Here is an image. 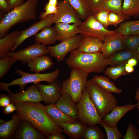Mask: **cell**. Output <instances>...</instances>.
Here are the masks:
<instances>
[{"mask_svg":"<svg viewBox=\"0 0 139 139\" xmlns=\"http://www.w3.org/2000/svg\"><path fill=\"white\" fill-rule=\"evenodd\" d=\"M14 104L17 114L22 120L29 122L42 134L47 136L63 132L62 128L48 115L45 106L40 102H24Z\"/></svg>","mask_w":139,"mask_h":139,"instance_id":"6da1fadb","label":"cell"},{"mask_svg":"<svg viewBox=\"0 0 139 139\" xmlns=\"http://www.w3.org/2000/svg\"><path fill=\"white\" fill-rule=\"evenodd\" d=\"M66 61L70 67L80 69L88 74L102 72L108 65L107 59L101 52L84 53L76 49L70 52Z\"/></svg>","mask_w":139,"mask_h":139,"instance_id":"7a4b0ae2","label":"cell"},{"mask_svg":"<svg viewBox=\"0 0 139 139\" xmlns=\"http://www.w3.org/2000/svg\"><path fill=\"white\" fill-rule=\"evenodd\" d=\"M39 0H27L4 15L0 22V38L6 36L15 25L35 19Z\"/></svg>","mask_w":139,"mask_h":139,"instance_id":"3957f363","label":"cell"},{"mask_svg":"<svg viewBox=\"0 0 139 139\" xmlns=\"http://www.w3.org/2000/svg\"><path fill=\"white\" fill-rule=\"evenodd\" d=\"M86 89L91 100L102 119L117 105L118 101L115 96L92 79L88 81Z\"/></svg>","mask_w":139,"mask_h":139,"instance_id":"277c9868","label":"cell"},{"mask_svg":"<svg viewBox=\"0 0 139 139\" xmlns=\"http://www.w3.org/2000/svg\"><path fill=\"white\" fill-rule=\"evenodd\" d=\"M15 72L20 75V78L13 80L9 83L3 82L0 83V87L2 90L6 91L8 93L12 92L9 89L10 86L18 85L20 87V90L23 91L26 85L30 83H33L36 85L41 81H46L49 84L53 82L59 76L60 71L57 69L54 71L47 73H35L31 74L25 72L19 69L15 70Z\"/></svg>","mask_w":139,"mask_h":139,"instance_id":"5b68a950","label":"cell"},{"mask_svg":"<svg viewBox=\"0 0 139 139\" xmlns=\"http://www.w3.org/2000/svg\"><path fill=\"white\" fill-rule=\"evenodd\" d=\"M88 74L80 69L72 68L70 77L62 83V95L70 94L74 102L77 104L79 101L83 91L86 88Z\"/></svg>","mask_w":139,"mask_h":139,"instance_id":"8992f818","label":"cell"},{"mask_svg":"<svg viewBox=\"0 0 139 139\" xmlns=\"http://www.w3.org/2000/svg\"><path fill=\"white\" fill-rule=\"evenodd\" d=\"M78 109V119L87 126L100 124L102 119L91 100L86 89L82 92L81 98L76 104Z\"/></svg>","mask_w":139,"mask_h":139,"instance_id":"52a82bcc","label":"cell"},{"mask_svg":"<svg viewBox=\"0 0 139 139\" xmlns=\"http://www.w3.org/2000/svg\"><path fill=\"white\" fill-rule=\"evenodd\" d=\"M78 27L81 32L80 34L83 36H93L99 38L103 42L117 33L116 30L111 31L105 28L92 14L84 22L79 24Z\"/></svg>","mask_w":139,"mask_h":139,"instance_id":"ba28073f","label":"cell"},{"mask_svg":"<svg viewBox=\"0 0 139 139\" xmlns=\"http://www.w3.org/2000/svg\"><path fill=\"white\" fill-rule=\"evenodd\" d=\"M83 35L80 34L62 41L54 46L47 47L50 57L55 58L59 62H62L70 52L77 49L79 45Z\"/></svg>","mask_w":139,"mask_h":139,"instance_id":"9c48e42d","label":"cell"},{"mask_svg":"<svg viewBox=\"0 0 139 139\" xmlns=\"http://www.w3.org/2000/svg\"><path fill=\"white\" fill-rule=\"evenodd\" d=\"M48 54L49 51L46 45L36 42L23 49L16 51H11L6 55L25 64L37 57Z\"/></svg>","mask_w":139,"mask_h":139,"instance_id":"30bf717a","label":"cell"},{"mask_svg":"<svg viewBox=\"0 0 139 139\" xmlns=\"http://www.w3.org/2000/svg\"><path fill=\"white\" fill-rule=\"evenodd\" d=\"M81 20L76 11L67 1L63 0L58 3L57 12L53 18L54 23L79 24L82 22Z\"/></svg>","mask_w":139,"mask_h":139,"instance_id":"8fae6325","label":"cell"},{"mask_svg":"<svg viewBox=\"0 0 139 139\" xmlns=\"http://www.w3.org/2000/svg\"><path fill=\"white\" fill-rule=\"evenodd\" d=\"M36 85L43 101L48 105L55 104L62 95V84L58 80H56L48 85L39 83Z\"/></svg>","mask_w":139,"mask_h":139,"instance_id":"7c38bea8","label":"cell"},{"mask_svg":"<svg viewBox=\"0 0 139 139\" xmlns=\"http://www.w3.org/2000/svg\"><path fill=\"white\" fill-rule=\"evenodd\" d=\"M54 15V14H49L45 18L33 24L28 29L21 31L20 34L11 51H14L27 38L34 36L39 31L46 27L50 26L54 23L53 21Z\"/></svg>","mask_w":139,"mask_h":139,"instance_id":"4fadbf2b","label":"cell"},{"mask_svg":"<svg viewBox=\"0 0 139 139\" xmlns=\"http://www.w3.org/2000/svg\"><path fill=\"white\" fill-rule=\"evenodd\" d=\"M11 102L14 103L24 102H40L43 101L40 92L36 85H32L25 91L16 93H9Z\"/></svg>","mask_w":139,"mask_h":139,"instance_id":"5bb4252c","label":"cell"},{"mask_svg":"<svg viewBox=\"0 0 139 139\" xmlns=\"http://www.w3.org/2000/svg\"><path fill=\"white\" fill-rule=\"evenodd\" d=\"M137 106V103H131L123 106L117 105L104 118L102 121L109 126H117L120 120L129 111L133 110Z\"/></svg>","mask_w":139,"mask_h":139,"instance_id":"9a60e30c","label":"cell"},{"mask_svg":"<svg viewBox=\"0 0 139 139\" xmlns=\"http://www.w3.org/2000/svg\"><path fill=\"white\" fill-rule=\"evenodd\" d=\"M125 36L117 33L104 42L101 52L106 58L115 52L126 49L123 43Z\"/></svg>","mask_w":139,"mask_h":139,"instance_id":"2e32d148","label":"cell"},{"mask_svg":"<svg viewBox=\"0 0 139 139\" xmlns=\"http://www.w3.org/2000/svg\"><path fill=\"white\" fill-rule=\"evenodd\" d=\"M103 42L99 38L93 36H83L76 49L79 52L84 53L101 52Z\"/></svg>","mask_w":139,"mask_h":139,"instance_id":"e0dca14e","label":"cell"},{"mask_svg":"<svg viewBox=\"0 0 139 139\" xmlns=\"http://www.w3.org/2000/svg\"><path fill=\"white\" fill-rule=\"evenodd\" d=\"M55 105L60 111L74 120H78L77 104L74 102L70 94L66 93L62 95Z\"/></svg>","mask_w":139,"mask_h":139,"instance_id":"ac0fdd59","label":"cell"},{"mask_svg":"<svg viewBox=\"0 0 139 139\" xmlns=\"http://www.w3.org/2000/svg\"><path fill=\"white\" fill-rule=\"evenodd\" d=\"M139 59L136 51L126 49L117 51L110 55L107 59L108 64L111 66L125 65L131 58Z\"/></svg>","mask_w":139,"mask_h":139,"instance_id":"d6986e66","label":"cell"},{"mask_svg":"<svg viewBox=\"0 0 139 139\" xmlns=\"http://www.w3.org/2000/svg\"><path fill=\"white\" fill-rule=\"evenodd\" d=\"M76 23L70 24L59 23L54 27L57 40L62 41L72 37L77 34L81 33L78 25Z\"/></svg>","mask_w":139,"mask_h":139,"instance_id":"ffe728a7","label":"cell"},{"mask_svg":"<svg viewBox=\"0 0 139 139\" xmlns=\"http://www.w3.org/2000/svg\"><path fill=\"white\" fill-rule=\"evenodd\" d=\"M58 125L63 129V132L71 138L80 139L86 126L82 122L76 120L73 123H61Z\"/></svg>","mask_w":139,"mask_h":139,"instance_id":"44dd1931","label":"cell"},{"mask_svg":"<svg viewBox=\"0 0 139 139\" xmlns=\"http://www.w3.org/2000/svg\"><path fill=\"white\" fill-rule=\"evenodd\" d=\"M30 71L35 73H40L51 68L54 64L51 58L48 55L37 57L28 63Z\"/></svg>","mask_w":139,"mask_h":139,"instance_id":"7402d4cb","label":"cell"},{"mask_svg":"<svg viewBox=\"0 0 139 139\" xmlns=\"http://www.w3.org/2000/svg\"><path fill=\"white\" fill-rule=\"evenodd\" d=\"M17 135L18 139H43L46 137L36 130L28 121L22 120Z\"/></svg>","mask_w":139,"mask_h":139,"instance_id":"603a6c76","label":"cell"},{"mask_svg":"<svg viewBox=\"0 0 139 139\" xmlns=\"http://www.w3.org/2000/svg\"><path fill=\"white\" fill-rule=\"evenodd\" d=\"M21 33L15 30L0 39V57L11 51Z\"/></svg>","mask_w":139,"mask_h":139,"instance_id":"cb8c5ba5","label":"cell"},{"mask_svg":"<svg viewBox=\"0 0 139 139\" xmlns=\"http://www.w3.org/2000/svg\"><path fill=\"white\" fill-rule=\"evenodd\" d=\"M45 109L48 115L58 125L61 123H73L76 121L60 111L55 104L45 106Z\"/></svg>","mask_w":139,"mask_h":139,"instance_id":"d4e9b609","label":"cell"},{"mask_svg":"<svg viewBox=\"0 0 139 139\" xmlns=\"http://www.w3.org/2000/svg\"><path fill=\"white\" fill-rule=\"evenodd\" d=\"M22 119L17 114L13 116L10 120L1 124L0 126V138L7 139L11 137L18 126Z\"/></svg>","mask_w":139,"mask_h":139,"instance_id":"484cf974","label":"cell"},{"mask_svg":"<svg viewBox=\"0 0 139 139\" xmlns=\"http://www.w3.org/2000/svg\"><path fill=\"white\" fill-rule=\"evenodd\" d=\"M36 42L46 45L55 44L57 40L54 27H46L34 35Z\"/></svg>","mask_w":139,"mask_h":139,"instance_id":"4316f807","label":"cell"},{"mask_svg":"<svg viewBox=\"0 0 139 139\" xmlns=\"http://www.w3.org/2000/svg\"><path fill=\"white\" fill-rule=\"evenodd\" d=\"M95 83L105 90L111 93L119 94L122 90L117 88L115 84L110 81V78L103 75H95L92 79Z\"/></svg>","mask_w":139,"mask_h":139,"instance_id":"83f0119b","label":"cell"},{"mask_svg":"<svg viewBox=\"0 0 139 139\" xmlns=\"http://www.w3.org/2000/svg\"><path fill=\"white\" fill-rule=\"evenodd\" d=\"M123 0H104L101 5L100 10H105L115 12L125 20H128L130 18L126 16L122 11Z\"/></svg>","mask_w":139,"mask_h":139,"instance_id":"f1b7e54d","label":"cell"},{"mask_svg":"<svg viewBox=\"0 0 139 139\" xmlns=\"http://www.w3.org/2000/svg\"><path fill=\"white\" fill-rule=\"evenodd\" d=\"M116 30L117 33L124 36L139 34V20L123 23Z\"/></svg>","mask_w":139,"mask_h":139,"instance_id":"f546056e","label":"cell"},{"mask_svg":"<svg viewBox=\"0 0 139 139\" xmlns=\"http://www.w3.org/2000/svg\"><path fill=\"white\" fill-rule=\"evenodd\" d=\"M67 1L76 11L80 18L85 20L91 15L85 0H63Z\"/></svg>","mask_w":139,"mask_h":139,"instance_id":"4dcf8cb0","label":"cell"},{"mask_svg":"<svg viewBox=\"0 0 139 139\" xmlns=\"http://www.w3.org/2000/svg\"><path fill=\"white\" fill-rule=\"evenodd\" d=\"M122 10L123 13L130 18L132 16L136 18L139 15V0H123Z\"/></svg>","mask_w":139,"mask_h":139,"instance_id":"1f68e13d","label":"cell"},{"mask_svg":"<svg viewBox=\"0 0 139 139\" xmlns=\"http://www.w3.org/2000/svg\"><path fill=\"white\" fill-rule=\"evenodd\" d=\"M98 125L87 126L82 136L84 139H105L107 136Z\"/></svg>","mask_w":139,"mask_h":139,"instance_id":"d6a6232c","label":"cell"},{"mask_svg":"<svg viewBox=\"0 0 139 139\" xmlns=\"http://www.w3.org/2000/svg\"><path fill=\"white\" fill-rule=\"evenodd\" d=\"M125 65L111 66L107 67L104 71V73L113 80L116 81L120 76L129 74L125 71Z\"/></svg>","mask_w":139,"mask_h":139,"instance_id":"836d02e7","label":"cell"},{"mask_svg":"<svg viewBox=\"0 0 139 139\" xmlns=\"http://www.w3.org/2000/svg\"><path fill=\"white\" fill-rule=\"evenodd\" d=\"M0 78L8 72L12 66L17 61L12 56L7 55L0 57Z\"/></svg>","mask_w":139,"mask_h":139,"instance_id":"e575fe53","label":"cell"},{"mask_svg":"<svg viewBox=\"0 0 139 139\" xmlns=\"http://www.w3.org/2000/svg\"><path fill=\"white\" fill-rule=\"evenodd\" d=\"M99 125L106 131L107 139H123L124 136L118 130L117 126H110L102 121Z\"/></svg>","mask_w":139,"mask_h":139,"instance_id":"d590c367","label":"cell"},{"mask_svg":"<svg viewBox=\"0 0 139 139\" xmlns=\"http://www.w3.org/2000/svg\"><path fill=\"white\" fill-rule=\"evenodd\" d=\"M123 43L127 49L136 51L139 46V34L125 36Z\"/></svg>","mask_w":139,"mask_h":139,"instance_id":"8d00e7d4","label":"cell"},{"mask_svg":"<svg viewBox=\"0 0 139 139\" xmlns=\"http://www.w3.org/2000/svg\"><path fill=\"white\" fill-rule=\"evenodd\" d=\"M57 0H49L48 2L45 5V11L40 14L39 18L43 19L48 15L52 14H56L57 12Z\"/></svg>","mask_w":139,"mask_h":139,"instance_id":"74e56055","label":"cell"},{"mask_svg":"<svg viewBox=\"0 0 139 139\" xmlns=\"http://www.w3.org/2000/svg\"><path fill=\"white\" fill-rule=\"evenodd\" d=\"M110 12L107 10H101L93 15L95 19L107 29L108 26L110 25L108 20V16Z\"/></svg>","mask_w":139,"mask_h":139,"instance_id":"f35d334b","label":"cell"},{"mask_svg":"<svg viewBox=\"0 0 139 139\" xmlns=\"http://www.w3.org/2000/svg\"><path fill=\"white\" fill-rule=\"evenodd\" d=\"M139 139V128L131 123L128 125L123 139Z\"/></svg>","mask_w":139,"mask_h":139,"instance_id":"ab89813d","label":"cell"},{"mask_svg":"<svg viewBox=\"0 0 139 139\" xmlns=\"http://www.w3.org/2000/svg\"><path fill=\"white\" fill-rule=\"evenodd\" d=\"M104 0H85L91 14L94 15L100 10Z\"/></svg>","mask_w":139,"mask_h":139,"instance_id":"60d3db41","label":"cell"},{"mask_svg":"<svg viewBox=\"0 0 139 139\" xmlns=\"http://www.w3.org/2000/svg\"><path fill=\"white\" fill-rule=\"evenodd\" d=\"M108 20L110 25L116 27L117 25L125 20L117 13L110 12L108 16Z\"/></svg>","mask_w":139,"mask_h":139,"instance_id":"b9f144b4","label":"cell"},{"mask_svg":"<svg viewBox=\"0 0 139 139\" xmlns=\"http://www.w3.org/2000/svg\"><path fill=\"white\" fill-rule=\"evenodd\" d=\"M11 103L10 97L4 94L1 95L0 98V106L2 107H5Z\"/></svg>","mask_w":139,"mask_h":139,"instance_id":"7bdbcfd3","label":"cell"},{"mask_svg":"<svg viewBox=\"0 0 139 139\" xmlns=\"http://www.w3.org/2000/svg\"><path fill=\"white\" fill-rule=\"evenodd\" d=\"M10 11L24 3V0H9L8 2Z\"/></svg>","mask_w":139,"mask_h":139,"instance_id":"ee69618b","label":"cell"},{"mask_svg":"<svg viewBox=\"0 0 139 139\" xmlns=\"http://www.w3.org/2000/svg\"><path fill=\"white\" fill-rule=\"evenodd\" d=\"M14 103L11 102L10 104L6 107L3 110L4 114L9 115L10 113H13L15 111H17V108Z\"/></svg>","mask_w":139,"mask_h":139,"instance_id":"f6af8a7d","label":"cell"},{"mask_svg":"<svg viewBox=\"0 0 139 139\" xmlns=\"http://www.w3.org/2000/svg\"><path fill=\"white\" fill-rule=\"evenodd\" d=\"M0 8L6 12L10 11L8 3L6 0H0Z\"/></svg>","mask_w":139,"mask_h":139,"instance_id":"bcb514c9","label":"cell"},{"mask_svg":"<svg viewBox=\"0 0 139 139\" xmlns=\"http://www.w3.org/2000/svg\"><path fill=\"white\" fill-rule=\"evenodd\" d=\"M47 139H65V136L62 134L61 133H55L50 135L47 136Z\"/></svg>","mask_w":139,"mask_h":139,"instance_id":"7dc6e473","label":"cell"},{"mask_svg":"<svg viewBox=\"0 0 139 139\" xmlns=\"http://www.w3.org/2000/svg\"><path fill=\"white\" fill-rule=\"evenodd\" d=\"M125 68L126 71L129 74L133 72L134 69V67L126 63L125 65Z\"/></svg>","mask_w":139,"mask_h":139,"instance_id":"c3c4849f","label":"cell"},{"mask_svg":"<svg viewBox=\"0 0 139 139\" xmlns=\"http://www.w3.org/2000/svg\"><path fill=\"white\" fill-rule=\"evenodd\" d=\"M138 60L135 58H131L128 60L127 63L134 67L137 65Z\"/></svg>","mask_w":139,"mask_h":139,"instance_id":"681fc988","label":"cell"},{"mask_svg":"<svg viewBox=\"0 0 139 139\" xmlns=\"http://www.w3.org/2000/svg\"><path fill=\"white\" fill-rule=\"evenodd\" d=\"M135 99L137 101V108L138 109H139V88L136 91Z\"/></svg>","mask_w":139,"mask_h":139,"instance_id":"f907efd6","label":"cell"},{"mask_svg":"<svg viewBox=\"0 0 139 139\" xmlns=\"http://www.w3.org/2000/svg\"><path fill=\"white\" fill-rule=\"evenodd\" d=\"M6 122V121L2 119L0 120V123L1 124L4 123Z\"/></svg>","mask_w":139,"mask_h":139,"instance_id":"816d5d0a","label":"cell"},{"mask_svg":"<svg viewBox=\"0 0 139 139\" xmlns=\"http://www.w3.org/2000/svg\"><path fill=\"white\" fill-rule=\"evenodd\" d=\"M136 51H137V52L138 55V58L139 59V46L137 48Z\"/></svg>","mask_w":139,"mask_h":139,"instance_id":"f5cc1de1","label":"cell"},{"mask_svg":"<svg viewBox=\"0 0 139 139\" xmlns=\"http://www.w3.org/2000/svg\"><path fill=\"white\" fill-rule=\"evenodd\" d=\"M138 112L139 113V109H138ZM137 125L139 126V116L138 117V118L137 121Z\"/></svg>","mask_w":139,"mask_h":139,"instance_id":"db71d44e","label":"cell"},{"mask_svg":"<svg viewBox=\"0 0 139 139\" xmlns=\"http://www.w3.org/2000/svg\"><path fill=\"white\" fill-rule=\"evenodd\" d=\"M7 2H8V1H9V0H6Z\"/></svg>","mask_w":139,"mask_h":139,"instance_id":"11a10c76","label":"cell"}]
</instances>
